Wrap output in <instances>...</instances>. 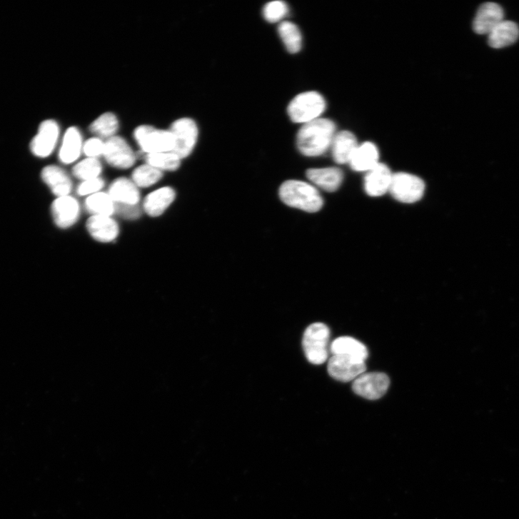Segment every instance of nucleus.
Masks as SVG:
<instances>
[{"label": "nucleus", "mask_w": 519, "mask_h": 519, "mask_svg": "<svg viewBox=\"0 0 519 519\" xmlns=\"http://www.w3.org/2000/svg\"><path fill=\"white\" fill-rule=\"evenodd\" d=\"M336 130V124L328 119L320 118L303 124L296 135V146L305 156H321L331 147Z\"/></svg>", "instance_id": "obj_1"}, {"label": "nucleus", "mask_w": 519, "mask_h": 519, "mask_svg": "<svg viewBox=\"0 0 519 519\" xmlns=\"http://www.w3.org/2000/svg\"><path fill=\"white\" fill-rule=\"evenodd\" d=\"M279 197L286 205L308 213L319 211L324 201L318 190L307 182L289 180L278 191Z\"/></svg>", "instance_id": "obj_2"}, {"label": "nucleus", "mask_w": 519, "mask_h": 519, "mask_svg": "<svg viewBox=\"0 0 519 519\" xmlns=\"http://www.w3.org/2000/svg\"><path fill=\"white\" fill-rule=\"evenodd\" d=\"M326 109L324 97L318 92L308 91L293 98L287 111L293 123L303 125L320 119Z\"/></svg>", "instance_id": "obj_3"}, {"label": "nucleus", "mask_w": 519, "mask_h": 519, "mask_svg": "<svg viewBox=\"0 0 519 519\" xmlns=\"http://www.w3.org/2000/svg\"><path fill=\"white\" fill-rule=\"evenodd\" d=\"M133 136L146 155L169 153L173 151L175 140L170 130L158 129L151 126L137 127Z\"/></svg>", "instance_id": "obj_4"}, {"label": "nucleus", "mask_w": 519, "mask_h": 519, "mask_svg": "<svg viewBox=\"0 0 519 519\" xmlns=\"http://www.w3.org/2000/svg\"><path fill=\"white\" fill-rule=\"evenodd\" d=\"M330 329L324 323L311 325L306 331L303 338V347L309 362L320 365L328 358Z\"/></svg>", "instance_id": "obj_5"}, {"label": "nucleus", "mask_w": 519, "mask_h": 519, "mask_svg": "<svg viewBox=\"0 0 519 519\" xmlns=\"http://www.w3.org/2000/svg\"><path fill=\"white\" fill-rule=\"evenodd\" d=\"M170 131L175 140L172 153L181 160L189 156L198 140V129L196 122L189 118H182L171 125Z\"/></svg>", "instance_id": "obj_6"}, {"label": "nucleus", "mask_w": 519, "mask_h": 519, "mask_svg": "<svg viewBox=\"0 0 519 519\" xmlns=\"http://www.w3.org/2000/svg\"><path fill=\"white\" fill-rule=\"evenodd\" d=\"M392 196L403 203L419 201L425 191V183L420 178L406 173L393 174L389 191Z\"/></svg>", "instance_id": "obj_7"}, {"label": "nucleus", "mask_w": 519, "mask_h": 519, "mask_svg": "<svg viewBox=\"0 0 519 519\" xmlns=\"http://www.w3.org/2000/svg\"><path fill=\"white\" fill-rule=\"evenodd\" d=\"M390 384V378L386 374L364 373L353 381L352 388L356 395L367 400H376L386 394Z\"/></svg>", "instance_id": "obj_8"}, {"label": "nucleus", "mask_w": 519, "mask_h": 519, "mask_svg": "<svg viewBox=\"0 0 519 519\" xmlns=\"http://www.w3.org/2000/svg\"><path fill=\"white\" fill-rule=\"evenodd\" d=\"M366 369L365 361L343 355H333L328 365L331 377L344 383L354 381Z\"/></svg>", "instance_id": "obj_9"}, {"label": "nucleus", "mask_w": 519, "mask_h": 519, "mask_svg": "<svg viewBox=\"0 0 519 519\" xmlns=\"http://www.w3.org/2000/svg\"><path fill=\"white\" fill-rule=\"evenodd\" d=\"M111 166L119 169L131 168L136 162V156L124 138L114 136L105 141L103 156Z\"/></svg>", "instance_id": "obj_10"}, {"label": "nucleus", "mask_w": 519, "mask_h": 519, "mask_svg": "<svg viewBox=\"0 0 519 519\" xmlns=\"http://www.w3.org/2000/svg\"><path fill=\"white\" fill-rule=\"evenodd\" d=\"M59 133V126L55 121L46 120L42 122L38 133L31 142L32 153L41 158L49 157L56 148Z\"/></svg>", "instance_id": "obj_11"}, {"label": "nucleus", "mask_w": 519, "mask_h": 519, "mask_svg": "<svg viewBox=\"0 0 519 519\" xmlns=\"http://www.w3.org/2000/svg\"><path fill=\"white\" fill-rule=\"evenodd\" d=\"M55 224L66 229L75 225L81 214V207L76 198L69 196L58 197L51 206Z\"/></svg>", "instance_id": "obj_12"}, {"label": "nucleus", "mask_w": 519, "mask_h": 519, "mask_svg": "<svg viewBox=\"0 0 519 519\" xmlns=\"http://www.w3.org/2000/svg\"><path fill=\"white\" fill-rule=\"evenodd\" d=\"M393 174L385 164L379 163L367 172L364 180V188L370 196L378 197L390 191Z\"/></svg>", "instance_id": "obj_13"}, {"label": "nucleus", "mask_w": 519, "mask_h": 519, "mask_svg": "<svg viewBox=\"0 0 519 519\" xmlns=\"http://www.w3.org/2000/svg\"><path fill=\"white\" fill-rule=\"evenodd\" d=\"M502 8L495 3H486L478 9L473 21V30L478 34H489L503 21Z\"/></svg>", "instance_id": "obj_14"}, {"label": "nucleus", "mask_w": 519, "mask_h": 519, "mask_svg": "<svg viewBox=\"0 0 519 519\" xmlns=\"http://www.w3.org/2000/svg\"><path fill=\"white\" fill-rule=\"evenodd\" d=\"M90 235L98 242L111 243L119 234L117 222L111 216H92L87 222Z\"/></svg>", "instance_id": "obj_15"}, {"label": "nucleus", "mask_w": 519, "mask_h": 519, "mask_svg": "<svg viewBox=\"0 0 519 519\" xmlns=\"http://www.w3.org/2000/svg\"><path fill=\"white\" fill-rule=\"evenodd\" d=\"M380 153L378 146L373 142L358 144L349 165L355 171L368 172L378 165Z\"/></svg>", "instance_id": "obj_16"}, {"label": "nucleus", "mask_w": 519, "mask_h": 519, "mask_svg": "<svg viewBox=\"0 0 519 519\" xmlns=\"http://www.w3.org/2000/svg\"><path fill=\"white\" fill-rule=\"evenodd\" d=\"M84 148L81 131L76 127L66 130L59 151V158L64 164L76 162L80 157Z\"/></svg>", "instance_id": "obj_17"}, {"label": "nucleus", "mask_w": 519, "mask_h": 519, "mask_svg": "<svg viewBox=\"0 0 519 519\" xmlns=\"http://www.w3.org/2000/svg\"><path fill=\"white\" fill-rule=\"evenodd\" d=\"M358 146L356 137L353 133L343 131L336 133L331 147L336 163L340 165L349 163Z\"/></svg>", "instance_id": "obj_18"}, {"label": "nucleus", "mask_w": 519, "mask_h": 519, "mask_svg": "<svg viewBox=\"0 0 519 519\" xmlns=\"http://www.w3.org/2000/svg\"><path fill=\"white\" fill-rule=\"evenodd\" d=\"M306 176L312 183L328 192L336 191L343 180L342 171L337 168L309 169Z\"/></svg>", "instance_id": "obj_19"}, {"label": "nucleus", "mask_w": 519, "mask_h": 519, "mask_svg": "<svg viewBox=\"0 0 519 519\" xmlns=\"http://www.w3.org/2000/svg\"><path fill=\"white\" fill-rule=\"evenodd\" d=\"M176 196L175 191L171 187L159 188L146 197L143 209L151 216H159L172 204Z\"/></svg>", "instance_id": "obj_20"}, {"label": "nucleus", "mask_w": 519, "mask_h": 519, "mask_svg": "<svg viewBox=\"0 0 519 519\" xmlns=\"http://www.w3.org/2000/svg\"><path fill=\"white\" fill-rule=\"evenodd\" d=\"M41 178L57 197L69 196L72 183L68 174L61 168L49 166L44 168Z\"/></svg>", "instance_id": "obj_21"}, {"label": "nucleus", "mask_w": 519, "mask_h": 519, "mask_svg": "<svg viewBox=\"0 0 519 519\" xmlns=\"http://www.w3.org/2000/svg\"><path fill=\"white\" fill-rule=\"evenodd\" d=\"M108 193L116 203L138 205L140 201L138 187L132 181L125 178L115 180Z\"/></svg>", "instance_id": "obj_22"}, {"label": "nucleus", "mask_w": 519, "mask_h": 519, "mask_svg": "<svg viewBox=\"0 0 519 519\" xmlns=\"http://www.w3.org/2000/svg\"><path fill=\"white\" fill-rule=\"evenodd\" d=\"M518 37V25L503 20L488 34V44L492 48L501 49L514 44Z\"/></svg>", "instance_id": "obj_23"}, {"label": "nucleus", "mask_w": 519, "mask_h": 519, "mask_svg": "<svg viewBox=\"0 0 519 519\" xmlns=\"http://www.w3.org/2000/svg\"><path fill=\"white\" fill-rule=\"evenodd\" d=\"M333 355H343L365 361L368 356L365 345L356 339L343 336L336 339L331 345Z\"/></svg>", "instance_id": "obj_24"}, {"label": "nucleus", "mask_w": 519, "mask_h": 519, "mask_svg": "<svg viewBox=\"0 0 519 519\" xmlns=\"http://www.w3.org/2000/svg\"><path fill=\"white\" fill-rule=\"evenodd\" d=\"M278 32L288 52L296 54L301 50L303 36L298 26L290 21H283L278 26Z\"/></svg>", "instance_id": "obj_25"}, {"label": "nucleus", "mask_w": 519, "mask_h": 519, "mask_svg": "<svg viewBox=\"0 0 519 519\" xmlns=\"http://www.w3.org/2000/svg\"><path fill=\"white\" fill-rule=\"evenodd\" d=\"M86 208L93 216H111L115 212V203L109 193L99 192L88 197Z\"/></svg>", "instance_id": "obj_26"}, {"label": "nucleus", "mask_w": 519, "mask_h": 519, "mask_svg": "<svg viewBox=\"0 0 519 519\" xmlns=\"http://www.w3.org/2000/svg\"><path fill=\"white\" fill-rule=\"evenodd\" d=\"M119 126V120L116 116L112 113H105L91 124L90 130L99 138H107L109 139L116 136Z\"/></svg>", "instance_id": "obj_27"}, {"label": "nucleus", "mask_w": 519, "mask_h": 519, "mask_svg": "<svg viewBox=\"0 0 519 519\" xmlns=\"http://www.w3.org/2000/svg\"><path fill=\"white\" fill-rule=\"evenodd\" d=\"M163 178V172L146 164L136 168L132 173V181L137 187L147 188L157 183Z\"/></svg>", "instance_id": "obj_28"}, {"label": "nucleus", "mask_w": 519, "mask_h": 519, "mask_svg": "<svg viewBox=\"0 0 519 519\" xmlns=\"http://www.w3.org/2000/svg\"><path fill=\"white\" fill-rule=\"evenodd\" d=\"M145 161L146 164L161 171H175L180 168L181 159L169 152L146 155Z\"/></svg>", "instance_id": "obj_29"}, {"label": "nucleus", "mask_w": 519, "mask_h": 519, "mask_svg": "<svg viewBox=\"0 0 519 519\" xmlns=\"http://www.w3.org/2000/svg\"><path fill=\"white\" fill-rule=\"evenodd\" d=\"M73 175L79 179L89 181L99 178L102 172V165L97 158H87L73 168Z\"/></svg>", "instance_id": "obj_30"}, {"label": "nucleus", "mask_w": 519, "mask_h": 519, "mask_svg": "<svg viewBox=\"0 0 519 519\" xmlns=\"http://www.w3.org/2000/svg\"><path fill=\"white\" fill-rule=\"evenodd\" d=\"M288 12V6L284 2L273 1L264 6L263 14L268 22L276 23L281 21Z\"/></svg>", "instance_id": "obj_31"}, {"label": "nucleus", "mask_w": 519, "mask_h": 519, "mask_svg": "<svg viewBox=\"0 0 519 519\" xmlns=\"http://www.w3.org/2000/svg\"><path fill=\"white\" fill-rule=\"evenodd\" d=\"M105 141L101 138H91L84 143L83 152L91 158H97L104 156Z\"/></svg>", "instance_id": "obj_32"}, {"label": "nucleus", "mask_w": 519, "mask_h": 519, "mask_svg": "<svg viewBox=\"0 0 519 519\" xmlns=\"http://www.w3.org/2000/svg\"><path fill=\"white\" fill-rule=\"evenodd\" d=\"M105 182L101 178L84 181L78 188L80 196H91L99 193L104 186Z\"/></svg>", "instance_id": "obj_33"}, {"label": "nucleus", "mask_w": 519, "mask_h": 519, "mask_svg": "<svg viewBox=\"0 0 519 519\" xmlns=\"http://www.w3.org/2000/svg\"><path fill=\"white\" fill-rule=\"evenodd\" d=\"M115 212L127 219L138 218L141 213L138 205H129L115 203Z\"/></svg>", "instance_id": "obj_34"}]
</instances>
